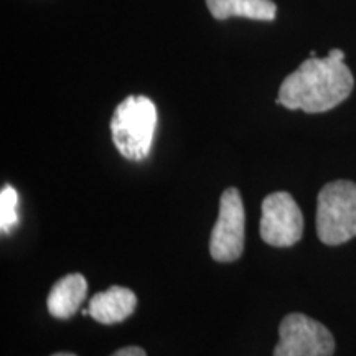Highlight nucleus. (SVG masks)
Masks as SVG:
<instances>
[{"label":"nucleus","mask_w":356,"mask_h":356,"mask_svg":"<svg viewBox=\"0 0 356 356\" xmlns=\"http://www.w3.org/2000/svg\"><path fill=\"white\" fill-rule=\"evenodd\" d=\"M88 282L81 274H68L56 280L48 296L47 307L51 317L66 320L76 314L86 299Z\"/></svg>","instance_id":"obj_8"},{"label":"nucleus","mask_w":356,"mask_h":356,"mask_svg":"<svg viewBox=\"0 0 356 356\" xmlns=\"http://www.w3.org/2000/svg\"><path fill=\"white\" fill-rule=\"evenodd\" d=\"M335 338L325 325L304 314L284 317L274 356H333Z\"/></svg>","instance_id":"obj_5"},{"label":"nucleus","mask_w":356,"mask_h":356,"mask_svg":"<svg viewBox=\"0 0 356 356\" xmlns=\"http://www.w3.org/2000/svg\"><path fill=\"white\" fill-rule=\"evenodd\" d=\"M317 234L327 246H340L356 238V184L337 180L320 190Z\"/></svg>","instance_id":"obj_3"},{"label":"nucleus","mask_w":356,"mask_h":356,"mask_svg":"<svg viewBox=\"0 0 356 356\" xmlns=\"http://www.w3.org/2000/svg\"><path fill=\"white\" fill-rule=\"evenodd\" d=\"M355 86L353 74L345 65V53L332 50L328 56H310L284 79L275 102L291 111L309 114L327 113L341 104Z\"/></svg>","instance_id":"obj_1"},{"label":"nucleus","mask_w":356,"mask_h":356,"mask_svg":"<svg viewBox=\"0 0 356 356\" xmlns=\"http://www.w3.org/2000/svg\"><path fill=\"white\" fill-rule=\"evenodd\" d=\"M19 195L13 186L7 185L0 191V228L3 234H8L19 225Z\"/></svg>","instance_id":"obj_10"},{"label":"nucleus","mask_w":356,"mask_h":356,"mask_svg":"<svg viewBox=\"0 0 356 356\" xmlns=\"http://www.w3.org/2000/svg\"><path fill=\"white\" fill-rule=\"evenodd\" d=\"M157 109L147 96H129L118 106L111 119L115 149L124 159L140 162L152 149Z\"/></svg>","instance_id":"obj_2"},{"label":"nucleus","mask_w":356,"mask_h":356,"mask_svg":"<svg viewBox=\"0 0 356 356\" xmlns=\"http://www.w3.org/2000/svg\"><path fill=\"white\" fill-rule=\"evenodd\" d=\"M244 204L238 188L231 186L222 191L220 200V215L211 231L210 254L218 262H233L244 251Z\"/></svg>","instance_id":"obj_6"},{"label":"nucleus","mask_w":356,"mask_h":356,"mask_svg":"<svg viewBox=\"0 0 356 356\" xmlns=\"http://www.w3.org/2000/svg\"><path fill=\"white\" fill-rule=\"evenodd\" d=\"M137 297L131 289L113 286L108 291L97 292L89 300V315L102 325L121 323L136 312Z\"/></svg>","instance_id":"obj_7"},{"label":"nucleus","mask_w":356,"mask_h":356,"mask_svg":"<svg viewBox=\"0 0 356 356\" xmlns=\"http://www.w3.org/2000/svg\"><path fill=\"white\" fill-rule=\"evenodd\" d=\"M111 356H147V353L140 346H126V348L118 350Z\"/></svg>","instance_id":"obj_11"},{"label":"nucleus","mask_w":356,"mask_h":356,"mask_svg":"<svg viewBox=\"0 0 356 356\" xmlns=\"http://www.w3.org/2000/svg\"><path fill=\"white\" fill-rule=\"evenodd\" d=\"M207 6L216 20L243 17V19L270 22L275 19L277 12L273 0H207Z\"/></svg>","instance_id":"obj_9"},{"label":"nucleus","mask_w":356,"mask_h":356,"mask_svg":"<svg viewBox=\"0 0 356 356\" xmlns=\"http://www.w3.org/2000/svg\"><path fill=\"white\" fill-rule=\"evenodd\" d=\"M53 356H76V355H73V353H56V355H53Z\"/></svg>","instance_id":"obj_12"},{"label":"nucleus","mask_w":356,"mask_h":356,"mask_svg":"<svg viewBox=\"0 0 356 356\" xmlns=\"http://www.w3.org/2000/svg\"><path fill=\"white\" fill-rule=\"evenodd\" d=\"M261 238L274 248H291L304 234V215L287 191L267 195L261 204Z\"/></svg>","instance_id":"obj_4"}]
</instances>
